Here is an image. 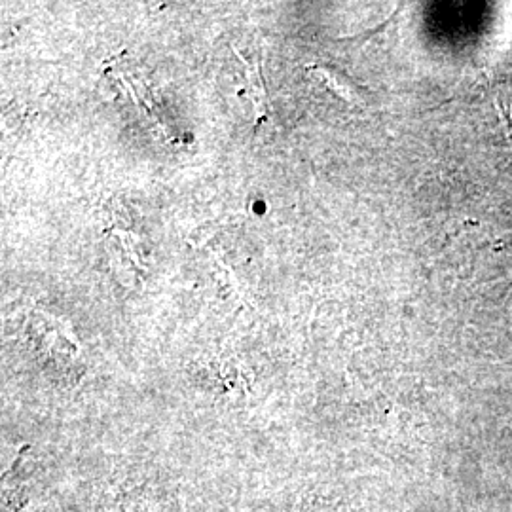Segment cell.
<instances>
[{"label":"cell","mask_w":512,"mask_h":512,"mask_svg":"<svg viewBox=\"0 0 512 512\" xmlns=\"http://www.w3.org/2000/svg\"><path fill=\"white\" fill-rule=\"evenodd\" d=\"M313 71L319 74L325 82H327V86H329L332 92L336 93V95H340L342 99H346V101H353V93L349 92L348 88L344 86V84H340V80L334 76V74L327 71V69H319V67H313Z\"/></svg>","instance_id":"1"}]
</instances>
